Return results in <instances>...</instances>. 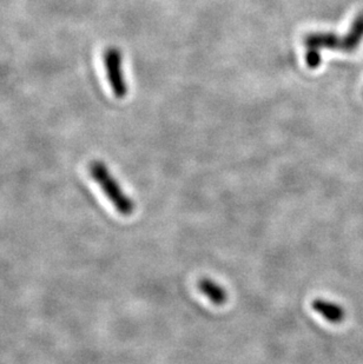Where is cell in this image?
Here are the masks:
<instances>
[{
	"instance_id": "cell-1",
	"label": "cell",
	"mask_w": 363,
	"mask_h": 364,
	"mask_svg": "<svg viewBox=\"0 0 363 364\" xmlns=\"http://www.w3.org/2000/svg\"><path fill=\"white\" fill-rule=\"evenodd\" d=\"M90 173L93 181L103 190L107 200L112 203L115 209L122 216H131L135 211L134 200L124 193L120 183L113 177L107 165L100 161H95L90 164Z\"/></svg>"
},
{
	"instance_id": "cell-2",
	"label": "cell",
	"mask_w": 363,
	"mask_h": 364,
	"mask_svg": "<svg viewBox=\"0 0 363 364\" xmlns=\"http://www.w3.org/2000/svg\"><path fill=\"white\" fill-rule=\"evenodd\" d=\"M103 62L113 95L122 100L127 95V84L124 78L123 57L120 48H107L104 52Z\"/></svg>"
},
{
	"instance_id": "cell-3",
	"label": "cell",
	"mask_w": 363,
	"mask_h": 364,
	"mask_svg": "<svg viewBox=\"0 0 363 364\" xmlns=\"http://www.w3.org/2000/svg\"><path fill=\"white\" fill-rule=\"evenodd\" d=\"M312 308L314 311L321 315L325 320L330 323L339 324L343 322L346 317V311L342 306L330 302L327 299H316L312 302Z\"/></svg>"
},
{
	"instance_id": "cell-4",
	"label": "cell",
	"mask_w": 363,
	"mask_h": 364,
	"mask_svg": "<svg viewBox=\"0 0 363 364\" xmlns=\"http://www.w3.org/2000/svg\"><path fill=\"white\" fill-rule=\"evenodd\" d=\"M199 291L209 299L215 306H223L228 301V292L222 285L215 282L214 279L203 277L197 283Z\"/></svg>"
}]
</instances>
